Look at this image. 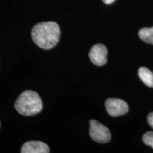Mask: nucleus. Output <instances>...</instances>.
<instances>
[{"label": "nucleus", "mask_w": 153, "mask_h": 153, "mask_svg": "<svg viewBox=\"0 0 153 153\" xmlns=\"http://www.w3.org/2000/svg\"><path fill=\"white\" fill-rule=\"evenodd\" d=\"M32 39L41 48L49 50L58 43L60 29L54 22H42L35 25L31 30Z\"/></svg>", "instance_id": "nucleus-1"}, {"label": "nucleus", "mask_w": 153, "mask_h": 153, "mask_svg": "<svg viewBox=\"0 0 153 153\" xmlns=\"http://www.w3.org/2000/svg\"><path fill=\"white\" fill-rule=\"evenodd\" d=\"M14 107L17 112L26 116H34L43 109V102L36 91L26 90L19 96Z\"/></svg>", "instance_id": "nucleus-2"}, {"label": "nucleus", "mask_w": 153, "mask_h": 153, "mask_svg": "<svg viewBox=\"0 0 153 153\" xmlns=\"http://www.w3.org/2000/svg\"><path fill=\"white\" fill-rule=\"evenodd\" d=\"M89 135L94 141L99 143H106L111 138L110 131L105 126L96 120H91L89 122Z\"/></svg>", "instance_id": "nucleus-3"}, {"label": "nucleus", "mask_w": 153, "mask_h": 153, "mask_svg": "<svg viewBox=\"0 0 153 153\" xmlns=\"http://www.w3.org/2000/svg\"><path fill=\"white\" fill-rule=\"evenodd\" d=\"M105 107L107 113L113 117L125 115L129 110L127 103L120 99L109 98L106 99L105 101Z\"/></svg>", "instance_id": "nucleus-4"}, {"label": "nucleus", "mask_w": 153, "mask_h": 153, "mask_svg": "<svg viewBox=\"0 0 153 153\" xmlns=\"http://www.w3.org/2000/svg\"><path fill=\"white\" fill-rule=\"evenodd\" d=\"M106 47L101 43L96 44L89 51V56L91 62L97 66H103L107 62Z\"/></svg>", "instance_id": "nucleus-5"}, {"label": "nucleus", "mask_w": 153, "mask_h": 153, "mask_svg": "<svg viewBox=\"0 0 153 153\" xmlns=\"http://www.w3.org/2000/svg\"><path fill=\"white\" fill-rule=\"evenodd\" d=\"M22 153H48L50 148L47 144L41 141H28L22 145Z\"/></svg>", "instance_id": "nucleus-6"}, {"label": "nucleus", "mask_w": 153, "mask_h": 153, "mask_svg": "<svg viewBox=\"0 0 153 153\" xmlns=\"http://www.w3.org/2000/svg\"><path fill=\"white\" fill-rule=\"evenodd\" d=\"M138 76L145 85L153 88V72L145 67H141L138 70Z\"/></svg>", "instance_id": "nucleus-7"}, {"label": "nucleus", "mask_w": 153, "mask_h": 153, "mask_svg": "<svg viewBox=\"0 0 153 153\" xmlns=\"http://www.w3.org/2000/svg\"><path fill=\"white\" fill-rule=\"evenodd\" d=\"M138 36L143 41L153 45V27L142 28L139 30Z\"/></svg>", "instance_id": "nucleus-8"}, {"label": "nucleus", "mask_w": 153, "mask_h": 153, "mask_svg": "<svg viewBox=\"0 0 153 153\" xmlns=\"http://www.w3.org/2000/svg\"><path fill=\"white\" fill-rule=\"evenodd\" d=\"M143 141L145 145L153 149V132H147L143 136Z\"/></svg>", "instance_id": "nucleus-9"}, {"label": "nucleus", "mask_w": 153, "mask_h": 153, "mask_svg": "<svg viewBox=\"0 0 153 153\" xmlns=\"http://www.w3.org/2000/svg\"><path fill=\"white\" fill-rule=\"evenodd\" d=\"M147 120H148V123L151 127L153 128V112L150 113L148 114V117H147Z\"/></svg>", "instance_id": "nucleus-10"}, {"label": "nucleus", "mask_w": 153, "mask_h": 153, "mask_svg": "<svg viewBox=\"0 0 153 153\" xmlns=\"http://www.w3.org/2000/svg\"><path fill=\"white\" fill-rule=\"evenodd\" d=\"M104 1V3L106 4H111L114 3L116 0H102Z\"/></svg>", "instance_id": "nucleus-11"}]
</instances>
